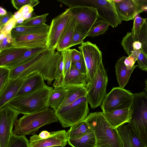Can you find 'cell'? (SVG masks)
<instances>
[{
    "instance_id": "obj_15",
    "label": "cell",
    "mask_w": 147,
    "mask_h": 147,
    "mask_svg": "<svg viewBox=\"0 0 147 147\" xmlns=\"http://www.w3.org/2000/svg\"><path fill=\"white\" fill-rule=\"evenodd\" d=\"M115 3L117 13L122 21L133 20L142 12L134 0H121L120 2Z\"/></svg>"
},
{
    "instance_id": "obj_14",
    "label": "cell",
    "mask_w": 147,
    "mask_h": 147,
    "mask_svg": "<svg viewBox=\"0 0 147 147\" xmlns=\"http://www.w3.org/2000/svg\"><path fill=\"white\" fill-rule=\"evenodd\" d=\"M48 33L25 35L13 38L12 46L18 48L32 49L47 48Z\"/></svg>"
},
{
    "instance_id": "obj_27",
    "label": "cell",
    "mask_w": 147,
    "mask_h": 147,
    "mask_svg": "<svg viewBox=\"0 0 147 147\" xmlns=\"http://www.w3.org/2000/svg\"><path fill=\"white\" fill-rule=\"evenodd\" d=\"M47 48L29 49L13 61L5 65L10 70L28 62Z\"/></svg>"
},
{
    "instance_id": "obj_49",
    "label": "cell",
    "mask_w": 147,
    "mask_h": 147,
    "mask_svg": "<svg viewBox=\"0 0 147 147\" xmlns=\"http://www.w3.org/2000/svg\"><path fill=\"white\" fill-rule=\"evenodd\" d=\"M33 7L30 5H26L22 7L18 11L21 13L22 16L25 14L32 13L34 10Z\"/></svg>"
},
{
    "instance_id": "obj_43",
    "label": "cell",
    "mask_w": 147,
    "mask_h": 147,
    "mask_svg": "<svg viewBox=\"0 0 147 147\" xmlns=\"http://www.w3.org/2000/svg\"><path fill=\"white\" fill-rule=\"evenodd\" d=\"M13 38L11 33L7 34L6 37L0 41V51L12 46Z\"/></svg>"
},
{
    "instance_id": "obj_12",
    "label": "cell",
    "mask_w": 147,
    "mask_h": 147,
    "mask_svg": "<svg viewBox=\"0 0 147 147\" xmlns=\"http://www.w3.org/2000/svg\"><path fill=\"white\" fill-rule=\"evenodd\" d=\"M72 16L70 9H66L52 20L48 33L47 49L55 51L59 40Z\"/></svg>"
},
{
    "instance_id": "obj_42",
    "label": "cell",
    "mask_w": 147,
    "mask_h": 147,
    "mask_svg": "<svg viewBox=\"0 0 147 147\" xmlns=\"http://www.w3.org/2000/svg\"><path fill=\"white\" fill-rule=\"evenodd\" d=\"M16 26V21L13 17L4 26L0 28V32L6 34L10 33L13 29Z\"/></svg>"
},
{
    "instance_id": "obj_23",
    "label": "cell",
    "mask_w": 147,
    "mask_h": 147,
    "mask_svg": "<svg viewBox=\"0 0 147 147\" xmlns=\"http://www.w3.org/2000/svg\"><path fill=\"white\" fill-rule=\"evenodd\" d=\"M50 26L46 24L35 26H16L11 31L13 38L20 36L38 33H48Z\"/></svg>"
},
{
    "instance_id": "obj_18",
    "label": "cell",
    "mask_w": 147,
    "mask_h": 147,
    "mask_svg": "<svg viewBox=\"0 0 147 147\" xmlns=\"http://www.w3.org/2000/svg\"><path fill=\"white\" fill-rule=\"evenodd\" d=\"M117 129L122 140L123 147L145 146H146L135 133L129 124L126 125L125 123Z\"/></svg>"
},
{
    "instance_id": "obj_21",
    "label": "cell",
    "mask_w": 147,
    "mask_h": 147,
    "mask_svg": "<svg viewBox=\"0 0 147 147\" xmlns=\"http://www.w3.org/2000/svg\"><path fill=\"white\" fill-rule=\"evenodd\" d=\"M75 18L72 16L66 26L58 43L56 49L61 51L70 48L71 40L76 27Z\"/></svg>"
},
{
    "instance_id": "obj_29",
    "label": "cell",
    "mask_w": 147,
    "mask_h": 147,
    "mask_svg": "<svg viewBox=\"0 0 147 147\" xmlns=\"http://www.w3.org/2000/svg\"><path fill=\"white\" fill-rule=\"evenodd\" d=\"M66 87L68 89V93L60 107L67 105L79 98L86 95V86H74Z\"/></svg>"
},
{
    "instance_id": "obj_34",
    "label": "cell",
    "mask_w": 147,
    "mask_h": 147,
    "mask_svg": "<svg viewBox=\"0 0 147 147\" xmlns=\"http://www.w3.org/2000/svg\"><path fill=\"white\" fill-rule=\"evenodd\" d=\"M11 70L5 66H0V93L4 90L10 79Z\"/></svg>"
},
{
    "instance_id": "obj_24",
    "label": "cell",
    "mask_w": 147,
    "mask_h": 147,
    "mask_svg": "<svg viewBox=\"0 0 147 147\" xmlns=\"http://www.w3.org/2000/svg\"><path fill=\"white\" fill-rule=\"evenodd\" d=\"M68 92L67 87H55L49 98V107L56 111L60 107Z\"/></svg>"
},
{
    "instance_id": "obj_55",
    "label": "cell",
    "mask_w": 147,
    "mask_h": 147,
    "mask_svg": "<svg viewBox=\"0 0 147 147\" xmlns=\"http://www.w3.org/2000/svg\"><path fill=\"white\" fill-rule=\"evenodd\" d=\"M145 147H147V145L146 146H145Z\"/></svg>"
},
{
    "instance_id": "obj_35",
    "label": "cell",
    "mask_w": 147,
    "mask_h": 147,
    "mask_svg": "<svg viewBox=\"0 0 147 147\" xmlns=\"http://www.w3.org/2000/svg\"><path fill=\"white\" fill-rule=\"evenodd\" d=\"M64 64L63 56L61 55L59 59L55 74V80L53 86L54 87H59L62 79L64 77Z\"/></svg>"
},
{
    "instance_id": "obj_6",
    "label": "cell",
    "mask_w": 147,
    "mask_h": 147,
    "mask_svg": "<svg viewBox=\"0 0 147 147\" xmlns=\"http://www.w3.org/2000/svg\"><path fill=\"white\" fill-rule=\"evenodd\" d=\"M86 96L77 99L70 104L60 108L55 112L63 127H71L84 121L89 112Z\"/></svg>"
},
{
    "instance_id": "obj_26",
    "label": "cell",
    "mask_w": 147,
    "mask_h": 147,
    "mask_svg": "<svg viewBox=\"0 0 147 147\" xmlns=\"http://www.w3.org/2000/svg\"><path fill=\"white\" fill-rule=\"evenodd\" d=\"M67 142L72 147H96V140L92 130L76 138L67 139Z\"/></svg>"
},
{
    "instance_id": "obj_8",
    "label": "cell",
    "mask_w": 147,
    "mask_h": 147,
    "mask_svg": "<svg viewBox=\"0 0 147 147\" xmlns=\"http://www.w3.org/2000/svg\"><path fill=\"white\" fill-rule=\"evenodd\" d=\"M133 98L129 90L120 87H114L105 98L101 105L103 112L129 109Z\"/></svg>"
},
{
    "instance_id": "obj_3",
    "label": "cell",
    "mask_w": 147,
    "mask_h": 147,
    "mask_svg": "<svg viewBox=\"0 0 147 147\" xmlns=\"http://www.w3.org/2000/svg\"><path fill=\"white\" fill-rule=\"evenodd\" d=\"M53 88L47 85L34 92L17 97L7 105L24 115L33 114L49 107L48 100Z\"/></svg>"
},
{
    "instance_id": "obj_22",
    "label": "cell",
    "mask_w": 147,
    "mask_h": 147,
    "mask_svg": "<svg viewBox=\"0 0 147 147\" xmlns=\"http://www.w3.org/2000/svg\"><path fill=\"white\" fill-rule=\"evenodd\" d=\"M126 57L124 56L120 58L115 65V73L119 87L124 88L128 83L130 76L135 68L138 65H136L132 69L128 70L124 63Z\"/></svg>"
},
{
    "instance_id": "obj_45",
    "label": "cell",
    "mask_w": 147,
    "mask_h": 147,
    "mask_svg": "<svg viewBox=\"0 0 147 147\" xmlns=\"http://www.w3.org/2000/svg\"><path fill=\"white\" fill-rule=\"evenodd\" d=\"M137 59V57L132 54L125 57L124 63L128 70H131L136 65L134 64Z\"/></svg>"
},
{
    "instance_id": "obj_2",
    "label": "cell",
    "mask_w": 147,
    "mask_h": 147,
    "mask_svg": "<svg viewBox=\"0 0 147 147\" xmlns=\"http://www.w3.org/2000/svg\"><path fill=\"white\" fill-rule=\"evenodd\" d=\"M84 120L94 132L96 147H123L117 129L110 124L102 112L90 113Z\"/></svg>"
},
{
    "instance_id": "obj_19",
    "label": "cell",
    "mask_w": 147,
    "mask_h": 147,
    "mask_svg": "<svg viewBox=\"0 0 147 147\" xmlns=\"http://www.w3.org/2000/svg\"><path fill=\"white\" fill-rule=\"evenodd\" d=\"M102 113L108 122L116 129L126 123H129L131 119L129 108Z\"/></svg>"
},
{
    "instance_id": "obj_44",
    "label": "cell",
    "mask_w": 147,
    "mask_h": 147,
    "mask_svg": "<svg viewBox=\"0 0 147 147\" xmlns=\"http://www.w3.org/2000/svg\"><path fill=\"white\" fill-rule=\"evenodd\" d=\"M71 67L75 68L81 73L87 74L86 67L82 55L80 60L71 63Z\"/></svg>"
},
{
    "instance_id": "obj_20",
    "label": "cell",
    "mask_w": 147,
    "mask_h": 147,
    "mask_svg": "<svg viewBox=\"0 0 147 147\" xmlns=\"http://www.w3.org/2000/svg\"><path fill=\"white\" fill-rule=\"evenodd\" d=\"M88 83L87 74L71 67L70 70L62 79L59 87L65 88L74 86H86Z\"/></svg>"
},
{
    "instance_id": "obj_36",
    "label": "cell",
    "mask_w": 147,
    "mask_h": 147,
    "mask_svg": "<svg viewBox=\"0 0 147 147\" xmlns=\"http://www.w3.org/2000/svg\"><path fill=\"white\" fill-rule=\"evenodd\" d=\"M138 38L142 45L141 50L147 57V19L140 31Z\"/></svg>"
},
{
    "instance_id": "obj_40",
    "label": "cell",
    "mask_w": 147,
    "mask_h": 147,
    "mask_svg": "<svg viewBox=\"0 0 147 147\" xmlns=\"http://www.w3.org/2000/svg\"><path fill=\"white\" fill-rule=\"evenodd\" d=\"M88 36V35L84 34L78 30L76 28L73 34L70 47L76 45L81 44L84 39Z\"/></svg>"
},
{
    "instance_id": "obj_5",
    "label": "cell",
    "mask_w": 147,
    "mask_h": 147,
    "mask_svg": "<svg viewBox=\"0 0 147 147\" xmlns=\"http://www.w3.org/2000/svg\"><path fill=\"white\" fill-rule=\"evenodd\" d=\"M68 6L92 7L97 9L100 18L113 28L120 24L122 21L118 16L114 0H57Z\"/></svg>"
},
{
    "instance_id": "obj_48",
    "label": "cell",
    "mask_w": 147,
    "mask_h": 147,
    "mask_svg": "<svg viewBox=\"0 0 147 147\" xmlns=\"http://www.w3.org/2000/svg\"><path fill=\"white\" fill-rule=\"evenodd\" d=\"M139 7L141 12L147 11V0H134Z\"/></svg>"
},
{
    "instance_id": "obj_10",
    "label": "cell",
    "mask_w": 147,
    "mask_h": 147,
    "mask_svg": "<svg viewBox=\"0 0 147 147\" xmlns=\"http://www.w3.org/2000/svg\"><path fill=\"white\" fill-rule=\"evenodd\" d=\"M20 113L7 104L0 108V147H7L14 123Z\"/></svg>"
},
{
    "instance_id": "obj_50",
    "label": "cell",
    "mask_w": 147,
    "mask_h": 147,
    "mask_svg": "<svg viewBox=\"0 0 147 147\" xmlns=\"http://www.w3.org/2000/svg\"><path fill=\"white\" fill-rule=\"evenodd\" d=\"M22 17V15L21 13L18 11L16 12L13 14V18L16 20V21Z\"/></svg>"
},
{
    "instance_id": "obj_16",
    "label": "cell",
    "mask_w": 147,
    "mask_h": 147,
    "mask_svg": "<svg viewBox=\"0 0 147 147\" xmlns=\"http://www.w3.org/2000/svg\"><path fill=\"white\" fill-rule=\"evenodd\" d=\"M25 78L16 97L34 92L46 85L42 76L38 72H35Z\"/></svg>"
},
{
    "instance_id": "obj_28",
    "label": "cell",
    "mask_w": 147,
    "mask_h": 147,
    "mask_svg": "<svg viewBox=\"0 0 147 147\" xmlns=\"http://www.w3.org/2000/svg\"><path fill=\"white\" fill-rule=\"evenodd\" d=\"M121 44L128 56L134 51L141 49L142 46L138 38L135 37L131 32H127L123 38Z\"/></svg>"
},
{
    "instance_id": "obj_39",
    "label": "cell",
    "mask_w": 147,
    "mask_h": 147,
    "mask_svg": "<svg viewBox=\"0 0 147 147\" xmlns=\"http://www.w3.org/2000/svg\"><path fill=\"white\" fill-rule=\"evenodd\" d=\"M11 2L13 7L18 10L26 5H30L33 7L38 4L39 1L37 0H12Z\"/></svg>"
},
{
    "instance_id": "obj_53",
    "label": "cell",
    "mask_w": 147,
    "mask_h": 147,
    "mask_svg": "<svg viewBox=\"0 0 147 147\" xmlns=\"http://www.w3.org/2000/svg\"><path fill=\"white\" fill-rule=\"evenodd\" d=\"M7 34L4 33L0 32V41L2 40L6 36Z\"/></svg>"
},
{
    "instance_id": "obj_51",
    "label": "cell",
    "mask_w": 147,
    "mask_h": 147,
    "mask_svg": "<svg viewBox=\"0 0 147 147\" xmlns=\"http://www.w3.org/2000/svg\"><path fill=\"white\" fill-rule=\"evenodd\" d=\"M7 12L6 10L1 7H0V16L5 15Z\"/></svg>"
},
{
    "instance_id": "obj_30",
    "label": "cell",
    "mask_w": 147,
    "mask_h": 147,
    "mask_svg": "<svg viewBox=\"0 0 147 147\" xmlns=\"http://www.w3.org/2000/svg\"><path fill=\"white\" fill-rule=\"evenodd\" d=\"M89 126L84 120L70 127L66 132L67 139H73L83 136L91 130Z\"/></svg>"
},
{
    "instance_id": "obj_52",
    "label": "cell",
    "mask_w": 147,
    "mask_h": 147,
    "mask_svg": "<svg viewBox=\"0 0 147 147\" xmlns=\"http://www.w3.org/2000/svg\"><path fill=\"white\" fill-rule=\"evenodd\" d=\"M25 21L24 19L22 17H21L16 21V26L22 24Z\"/></svg>"
},
{
    "instance_id": "obj_32",
    "label": "cell",
    "mask_w": 147,
    "mask_h": 147,
    "mask_svg": "<svg viewBox=\"0 0 147 147\" xmlns=\"http://www.w3.org/2000/svg\"><path fill=\"white\" fill-rule=\"evenodd\" d=\"M7 147H30L29 142L25 136L13 134Z\"/></svg>"
},
{
    "instance_id": "obj_46",
    "label": "cell",
    "mask_w": 147,
    "mask_h": 147,
    "mask_svg": "<svg viewBox=\"0 0 147 147\" xmlns=\"http://www.w3.org/2000/svg\"><path fill=\"white\" fill-rule=\"evenodd\" d=\"M13 16V14L10 11L7 12L5 15L0 16V28L4 26Z\"/></svg>"
},
{
    "instance_id": "obj_17",
    "label": "cell",
    "mask_w": 147,
    "mask_h": 147,
    "mask_svg": "<svg viewBox=\"0 0 147 147\" xmlns=\"http://www.w3.org/2000/svg\"><path fill=\"white\" fill-rule=\"evenodd\" d=\"M25 78L20 77L10 79L6 86L0 93V108L16 97Z\"/></svg>"
},
{
    "instance_id": "obj_47",
    "label": "cell",
    "mask_w": 147,
    "mask_h": 147,
    "mask_svg": "<svg viewBox=\"0 0 147 147\" xmlns=\"http://www.w3.org/2000/svg\"><path fill=\"white\" fill-rule=\"evenodd\" d=\"M82 55L81 52L75 49L71 50V63L80 60L81 58Z\"/></svg>"
},
{
    "instance_id": "obj_33",
    "label": "cell",
    "mask_w": 147,
    "mask_h": 147,
    "mask_svg": "<svg viewBox=\"0 0 147 147\" xmlns=\"http://www.w3.org/2000/svg\"><path fill=\"white\" fill-rule=\"evenodd\" d=\"M49 14L48 13H46L32 17L29 19L25 20L22 24L19 25L35 26L45 24L47 17Z\"/></svg>"
},
{
    "instance_id": "obj_54",
    "label": "cell",
    "mask_w": 147,
    "mask_h": 147,
    "mask_svg": "<svg viewBox=\"0 0 147 147\" xmlns=\"http://www.w3.org/2000/svg\"><path fill=\"white\" fill-rule=\"evenodd\" d=\"M145 90L146 92L147 93V79L145 81Z\"/></svg>"
},
{
    "instance_id": "obj_25",
    "label": "cell",
    "mask_w": 147,
    "mask_h": 147,
    "mask_svg": "<svg viewBox=\"0 0 147 147\" xmlns=\"http://www.w3.org/2000/svg\"><path fill=\"white\" fill-rule=\"evenodd\" d=\"M28 49L11 46L0 51V66L13 61Z\"/></svg>"
},
{
    "instance_id": "obj_9",
    "label": "cell",
    "mask_w": 147,
    "mask_h": 147,
    "mask_svg": "<svg viewBox=\"0 0 147 147\" xmlns=\"http://www.w3.org/2000/svg\"><path fill=\"white\" fill-rule=\"evenodd\" d=\"M78 48L85 61L88 82L93 79L103 63L102 53L96 44L88 41L83 42Z\"/></svg>"
},
{
    "instance_id": "obj_38",
    "label": "cell",
    "mask_w": 147,
    "mask_h": 147,
    "mask_svg": "<svg viewBox=\"0 0 147 147\" xmlns=\"http://www.w3.org/2000/svg\"><path fill=\"white\" fill-rule=\"evenodd\" d=\"M71 50L69 48L61 52L63 56L64 64V77L71 68Z\"/></svg>"
},
{
    "instance_id": "obj_4",
    "label": "cell",
    "mask_w": 147,
    "mask_h": 147,
    "mask_svg": "<svg viewBox=\"0 0 147 147\" xmlns=\"http://www.w3.org/2000/svg\"><path fill=\"white\" fill-rule=\"evenodd\" d=\"M58 121L55 111L49 107L37 113L24 115L17 119L13 133L19 136L34 135L41 127Z\"/></svg>"
},
{
    "instance_id": "obj_7",
    "label": "cell",
    "mask_w": 147,
    "mask_h": 147,
    "mask_svg": "<svg viewBox=\"0 0 147 147\" xmlns=\"http://www.w3.org/2000/svg\"><path fill=\"white\" fill-rule=\"evenodd\" d=\"M108 77L103 64L98 68L93 79L86 86V98L91 109L101 106L107 94Z\"/></svg>"
},
{
    "instance_id": "obj_37",
    "label": "cell",
    "mask_w": 147,
    "mask_h": 147,
    "mask_svg": "<svg viewBox=\"0 0 147 147\" xmlns=\"http://www.w3.org/2000/svg\"><path fill=\"white\" fill-rule=\"evenodd\" d=\"M146 19V18H141L138 14L136 15L134 18L131 32L136 38H138L140 31Z\"/></svg>"
},
{
    "instance_id": "obj_13",
    "label": "cell",
    "mask_w": 147,
    "mask_h": 147,
    "mask_svg": "<svg viewBox=\"0 0 147 147\" xmlns=\"http://www.w3.org/2000/svg\"><path fill=\"white\" fill-rule=\"evenodd\" d=\"M67 142L66 132L65 130L51 132L50 136L45 139H40L34 135L30 138V147H64Z\"/></svg>"
},
{
    "instance_id": "obj_31",
    "label": "cell",
    "mask_w": 147,
    "mask_h": 147,
    "mask_svg": "<svg viewBox=\"0 0 147 147\" xmlns=\"http://www.w3.org/2000/svg\"><path fill=\"white\" fill-rule=\"evenodd\" d=\"M110 26L107 22L103 20H97L93 25L88 36L94 37L103 34L107 31Z\"/></svg>"
},
{
    "instance_id": "obj_41",
    "label": "cell",
    "mask_w": 147,
    "mask_h": 147,
    "mask_svg": "<svg viewBox=\"0 0 147 147\" xmlns=\"http://www.w3.org/2000/svg\"><path fill=\"white\" fill-rule=\"evenodd\" d=\"M137 61L139 68L142 70L147 71V57L141 49Z\"/></svg>"
},
{
    "instance_id": "obj_1",
    "label": "cell",
    "mask_w": 147,
    "mask_h": 147,
    "mask_svg": "<svg viewBox=\"0 0 147 147\" xmlns=\"http://www.w3.org/2000/svg\"><path fill=\"white\" fill-rule=\"evenodd\" d=\"M61 52L48 50L47 48L30 61L11 70V79L25 77L36 72L40 73L49 85L55 80Z\"/></svg>"
},
{
    "instance_id": "obj_11",
    "label": "cell",
    "mask_w": 147,
    "mask_h": 147,
    "mask_svg": "<svg viewBox=\"0 0 147 147\" xmlns=\"http://www.w3.org/2000/svg\"><path fill=\"white\" fill-rule=\"evenodd\" d=\"M69 8L76 19V28L88 35L94 24L100 18L97 9L83 6Z\"/></svg>"
}]
</instances>
